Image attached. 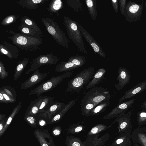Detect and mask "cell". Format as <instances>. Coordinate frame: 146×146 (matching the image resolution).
Returning a JSON list of instances; mask_svg holds the SVG:
<instances>
[{"label": "cell", "mask_w": 146, "mask_h": 146, "mask_svg": "<svg viewBox=\"0 0 146 146\" xmlns=\"http://www.w3.org/2000/svg\"><path fill=\"white\" fill-rule=\"evenodd\" d=\"M6 32L13 35L8 36L7 38L12 41L13 44L24 51H35L42 43V39L41 38L26 35L11 30Z\"/></svg>", "instance_id": "6da1fadb"}, {"label": "cell", "mask_w": 146, "mask_h": 146, "mask_svg": "<svg viewBox=\"0 0 146 146\" xmlns=\"http://www.w3.org/2000/svg\"><path fill=\"white\" fill-rule=\"evenodd\" d=\"M95 68L90 67L84 69L68 82L65 92L78 93L90 81L93 76Z\"/></svg>", "instance_id": "7a4b0ae2"}, {"label": "cell", "mask_w": 146, "mask_h": 146, "mask_svg": "<svg viewBox=\"0 0 146 146\" xmlns=\"http://www.w3.org/2000/svg\"><path fill=\"white\" fill-rule=\"evenodd\" d=\"M63 24L69 38L77 46L81 52L86 53L87 52L83 39L82 34L77 24V22L64 15Z\"/></svg>", "instance_id": "3957f363"}, {"label": "cell", "mask_w": 146, "mask_h": 146, "mask_svg": "<svg viewBox=\"0 0 146 146\" xmlns=\"http://www.w3.org/2000/svg\"><path fill=\"white\" fill-rule=\"evenodd\" d=\"M41 21L46 30L56 42L61 46L69 49L70 42L57 22L53 19L47 17L42 18Z\"/></svg>", "instance_id": "277c9868"}, {"label": "cell", "mask_w": 146, "mask_h": 146, "mask_svg": "<svg viewBox=\"0 0 146 146\" xmlns=\"http://www.w3.org/2000/svg\"><path fill=\"white\" fill-rule=\"evenodd\" d=\"M72 74V72H68L61 75L53 76L49 80L42 83L34 89L31 90L28 95L36 94L38 97L42 93L51 91L57 86L63 80L70 77Z\"/></svg>", "instance_id": "5b68a950"}, {"label": "cell", "mask_w": 146, "mask_h": 146, "mask_svg": "<svg viewBox=\"0 0 146 146\" xmlns=\"http://www.w3.org/2000/svg\"><path fill=\"white\" fill-rule=\"evenodd\" d=\"M111 95L105 88L96 87L91 88L83 97L81 105L87 103L98 104L100 103L109 101Z\"/></svg>", "instance_id": "8992f818"}, {"label": "cell", "mask_w": 146, "mask_h": 146, "mask_svg": "<svg viewBox=\"0 0 146 146\" xmlns=\"http://www.w3.org/2000/svg\"><path fill=\"white\" fill-rule=\"evenodd\" d=\"M59 60L58 56L52 52L38 56L32 60L31 62V67L26 72L25 74H29L31 72L35 71L42 66L55 64Z\"/></svg>", "instance_id": "52a82bcc"}, {"label": "cell", "mask_w": 146, "mask_h": 146, "mask_svg": "<svg viewBox=\"0 0 146 146\" xmlns=\"http://www.w3.org/2000/svg\"><path fill=\"white\" fill-rule=\"evenodd\" d=\"M135 99L129 100L128 101L122 102L118 103L109 113L102 117L105 119L117 117L125 112L131 107L135 102Z\"/></svg>", "instance_id": "ba28073f"}, {"label": "cell", "mask_w": 146, "mask_h": 146, "mask_svg": "<svg viewBox=\"0 0 146 146\" xmlns=\"http://www.w3.org/2000/svg\"><path fill=\"white\" fill-rule=\"evenodd\" d=\"M131 112L130 111L127 113L122 114L117 117L113 123H117V128L118 132L120 134L125 132L131 133L133 127L131 122Z\"/></svg>", "instance_id": "9c48e42d"}, {"label": "cell", "mask_w": 146, "mask_h": 146, "mask_svg": "<svg viewBox=\"0 0 146 146\" xmlns=\"http://www.w3.org/2000/svg\"><path fill=\"white\" fill-rule=\"evenodd\" d=\"M49 72H47L42 73L39 69H37L27 79L21 84L20 88L25 90L30 88L44 80Z\"/></svg>", "instance_id": "30bf717a"}, {"label": "cell", "mask_w": 146, "mask_h": 146, "mask_svg": "<svg viewBox=\"0 0 146 146\" xmlns=\"http://www.w3.org/2000/svg\"><path fill=\"white\" fill-rule=\"evenodd\" d=\"M77 24L82 35L93 48L94 52L103 58H107V56L102 48L93 37L82 25L77 22Z\"/></svg>", "instance_id": "8fae6325"}, {"label": "cell", "mask_w": 146, "mask_h": 146, "mask_svg": "<svg viewBox=\"0 0 146 146\" xmlns=\"http://www.w3.org/2000/svg\"><path fill=\"white\" fill-rule=\"evenodd\" d=\"M1 54L7 56L10 59H17L19 55L18 48L13 45L3 40L0 44Z\"/></svg>", "instance_id": "7c38bea8"}, {"label": "cell", "mask_w": 146, "mask_h": 146, "mask_svg": "<svg viewBox=\"0 0 146 146\" xmlns=\"http://www.w3.org/2000/svg\"><path fill=\"white\" fill-rule=\"evenodd\" d=\"M100 134L87 136L84 141L85 146H103L110 139V134L107 132L98 138Z\"/></svg>", "instance_id": "4fadbf2b"}, {"label": "cell", "mask_w": 146, "mask_h": 146, "mask_svg": "<svg viewBox=\"0 0 146 146\" xmlns=\"http://www.w3.org/2000/svg\"><path fill=\"white\" fill-rule=\"evenodd\" d=\"M118 75L116 78L119 82L115 85V88L117 90L123 88L129 82L131 75L129 71L123 67H119L118 70Z\"/></svg>", "instance_id": "5bb4252c"}, {"label": "cell", "mask_w": 146, "mask_h": 146, "mask_svg": "<svg viewBox=\"0 0 146 146\" xmlns=\"http://www.w3.org/2000/svg\"><path fill=\"white\" fill-rule=\"evenodd\" d=\"M146 89V80L139 83L127 91L124 95L119 99V102H121L126 99L133 97L136 94L141 93Z\"/></svg>", "instance_id": "9a60e30c"}, {"label": "cell", "mask_w": 146, "mask_h": 146, "mask_svg": "<svg viewBox=\"0 0 146 146\" xmlns=\"http://www.w3.org/2000/svg\"><path fill=\"white\" fill-rule=\"evenodd\" d=\"M47 130L36 129L34 131V134L40 146H55L51 137L49 139V142L47 141Z\"/></svg>", "instance_id": "2e32d148"}, {"label": "cell", "mask_w": 146, "mask_h": 146, "mask_svg": "<svg viewBox=\"0 0 146 146\" xmlns=\"http://www.w3.org/2000/svg\"><path fill=\"white\" fill-rule=\"evenodd\" d=\"M0 93L2 94L8 104L16 102V92L11 86H2L0 88Z\"/></svg>", "instance_id": "e0dca14e"}, {"label": "cell", "mask_w": 146, "mask_h": 146, "mask_svg": "<svg viewBox=\"0 0 146 146\" xmlns=\"http://www.w3.org/2000/svg\"><path fill=\"white\" fill-rule=\"evenodd\" d=\"M43 97L41 95L37 98L31 101L26 110L25 115H29L35 116L38 114L39 107Z\"/></svg>", "instance_id": "ac0fdd59"}, {"label": "cell", "mask_w": 146, "mask_h": 146, "mask_svg": "<svg viewBox=\"0 0 146 146\" xmlns=\"http://www.w3.org/2000/svg\"><path fill=\"white\" fill-rule=\"evenodd\" d=\"M131 137L130 132L120 134L115 139L110 146H132Z\"/></svg>", "instance_id": "d6986e66"}, {"label": "cell", "mask_w": 146, "mask_h": 146, "mask_svg": "<svg viewBox=\"0 0 146 146\" xmlns=\"http://www.w3.org/2000/svg\"><path fill=\"white\" fill-rule=\"evenodd\" d=\"M131 136L133 143H137L141 146H146V133L142 128L138 127L134 129Z\"/></svg>", "instance_id": "ffe728a7"}, {"label": "cell", "mask_w": 146, "mask_h": 146, "mask_svg": "<svg viewBox=\"0 0 146 146\" xmlns=\"http://www.w3.org/2000/svg\"><path fill=\"white\" fill-rule=\"evenodd\" d=\"M48 0H19L17 3L24 8L31 10L37 9L38 4L44 5Z\"/></svg>", "instance_id": "44dd1931"}, {"label": "cell", "mask_w": 146, "mask_h": 146, "mask_svg": "<svg viewBox=\"0 0 146 146\" xmlns=\"http://www.w3.org/2000/svg\"><path fill=\"white\" fill-rule=\"evenodd\" d=\"M106 73V70L104 68L98 69L93 76L92 79L86 86V89L93 88L99 84L104 78Z\"/></svg>", "instance_id": "7402d4cb"}, {"label": "cell", "mask_w": 146, "mask_h": 146, "mask_svg": "<svg viewBox=\"0 0 146 146\" xmlns=\"http://www.w3.org/2000/svg\"><path fill=\"white\" fill-rule=\"evenodd\" d=\"M66 104L59 102H54L53 105L45 112L48 119L50 120L55 115L58 113L65 106Z\"/></svg>", "instance_id": "603a6c76"}, {"label": "cell", "mask_w": 146, "mask_h": 146, "mask_svg": "<svg viewBox=\"0 0 146 146\" xmlns=\"http://www.w3.org/2000/svg\"><path fill=\"white\" fill-rule=\"evenodd\" d=\"M78 99L72 100L66 104L65 106L58 114L53 117L49 121V123L51 124L58 122L63 117L66 112L75 104Z\"/></svg>", "instance_id": "cb8c5ba5"}, {"label": "cell", "mask_w": 146, "mask_h": 146, "mask_svg": "<svg viewBox=\"0 0 146 146\" xmlns=\"http://www.w3.org/2000/svg\"><path fill=\"white\" fill-rule=\"evenodd\" d=\"M30 58L25 57L20 60L16 66L13 78L15 81L17 80L20 77L22 73L28 63Z\"/></svg>", "instance_id": "d4e9b609"}, {"label": "cell", "mask_w": 146, "mask_h": 146, "mask_svg": "<svg viewBox=\"0 0 146 146\" xmlns=\"http://www.w3.org/2000/svg\"><path fill=\"white\" fill-rule=\"evenodd\" d=\"M63 7V3L61 0H51L49 3L47 10L50 15L55 14L58 15Z\"/></svg>", "instance_id": "484cf974"}, {"label": "cell", "mask_w": 146, "mask_h": 146, "mask_svg": "<svg viewBox=\"0 0 146 146\" xmlns=\"http://www.w3.org/2000/svg\"><path fill=\"white\" fill-rule=\"evenodd\" d=\"M18 29L21 33L25 35L36 37H42V35L24 23H21Z\"/></svg>", "instance_id": "4316f807"}, {"label": "cell", "mask_w": 146, "mask_h": 146, "mask_svg": "<svg viewBox=\"0 0 146 146\" xmlns=\"http://www.w3.org/2000/svg\"><path fill=\"white\" fill-rule=\"evenodd\" d=\"M79 67L72 63L68 62H61L55 67V72H68Z\"/></svg>", "instance_id": "83f0119b"}, {"label": "cell", "mask_w": 146, "mask_h": 146, "mask_svg": "<svg viewBox=\"0 0 146 146\" xmlns=\"http://www.w3.org/2000/svg\"><path fill=\"white\" fill-rule=\"evenodd\" d=\"M54 97L50 96H43L39 107L38 113L47 111L54 104Z\"/></svg>", "instance_id": "f1b7e54d"}, {"label": "cell", "mask_w": 146, "mask_h": 146, "mask_svg": "<svg viewBox=\"0 0 146 146\" xmlns=\"http://www.w3.org/2000/svg\"><path fill=\"white\" fill-rule=\"evenodd\" d=\"M22 102L21 101L19 102L18 105L14 108L11 113L7 119L3 129L0 132V137H1L3 134L5 133L13 119L19 111L22 106Z\"/></svg>", "instance_id": "f546056e"}, {"label": "cell", "mask_w": 146, "mask_h": 146, "mask_svg": "<svg viewBox=\"0 0 146 146\" xmlns=\"http://www.w3.org/2000/svg\"><path fill=\"white\" fill-rule=\"evenodd\" d=\"M85 1L89 13L92 19L95 21L97 16L96 1L86 0Z\"/></svg>", "instance_id": "4dcf8cb0"}, {"label": "cell", "mask_w": 146, "mask_h": 146, "mask_svg": "<svg viewBox=\"0 0 146 146\" xmlns=\"http://www.w3.org/2000/svg\"><path fill=\"white\" fill-rule=\"evenodd\" d=\"M21 23H23L42 35V32L35 21L27 15H24L21 18Z\"/></svg>", "instance_id": "1f68e13d"}, {"label": "cell", "mask_w": 146, "mask_h": 146, "mask_svg": "<svg viewBox=\"0 0 146 146\" xmlns=\"http://www.w3.org/2000/svg\"><path fill=\"white\" fill-rule=\"evenodd\" d=\"M109 101L100 103L90 112L89 116L97 115L105 111L109 106Z\"/></svg>", "instance_id": "d6a6232c"}, {"label": "cell", "mask_w": 146, "mask_h": 146, "mask_svg": "<svg viewBox=\"0 0 146 146\" xmlns=\"http://www.w3.org/2000/svg\"><path fill=\"white\" fill-rule=\"evenodd\" d=\"M66 146H85V141H82L79 138L73 135L67 136L65 138Z\"/></svg>", "instance_id": "836d02e7"}, {"label": "cell", "mask_w": 146, "mask_h": 146, "mask_svg": "<svg viewBox=\"0 0 146 146\" xmlns=\"http://www.w3.org/2000/svg\"><path fill=\"white\" fill-rule=\"evenodd\" d=\"M83 121H79L69 125L67 129L68 133L75 134L80 133L83 131L85 128V125H83Z\"/></svg>", "instance_id": "e575fe53"}, {"label": "cell", "mask_w": 146, "mask_h": 146, "mask_svg": "<svg viewBox=\"0 0 146 146\" xmlns=\"http://www.w3.org/2000/svg\"><path fill=\"white\" fill-rule=\"evenodd\" d=\"M66 3L69 7L77 13L81 14L84 12V9L80 0H68Z\"/></svg>", "instance_id": "d590c367"}, {"label": "cell", "mask_w": 146, "mask_h": 146, "mask_svg": "<svg viewBox=\"0 0 146 146\" xmlns=\"http://www.w3.org/2000/svg\"><path fill=\"white\" fill-rule=\"evenodd\" d=\"M86 61V58L84 56L77 54L69 57L68 62H71L80 67L83 66Z\"/></svg>", "instance_id": "8d00e7d4"}, {"label": "cell", "mask_w": 146, "mask_h": 146, "mask_svg": "<svg viewBox=\"0 0 146 146\" xmlns=\"http://www.w3.org/2000/svg\"><path fill=\"white\" fill-rule=\"evenodd\" d=\"M98 105L92 103H87L81 105L82 115L86 117L89 116L90 112Z\"/></svg>", "instance_id": "74e56055"}, {"label": "cell", "mask_w": 146, "mask_h": 146, "mask_svg": "<svg viewBox=\"0 0 146 146\" xmlns=\"http://www.w3.org/2000/svg\"><path fill=\"white\" fill-rule=\"evenodd\" d=\"M108 128L107 126L102 123L97 124L94 125L88 132L87 136L100 134Z\"/></svg>", "instance_id": "f35d334b"}, {"label": "cell", "mask_w": 146, "mask_h": 146, "mask_svg": "<svg viewBox=\"0 0 146 146\" xmlns=\"http://www.w3.org/2000/svg\"><path fill=\"white\" fill-rule=\"evenodd\" d=\"M19 17L16 14L7 16L2 20L1 24L5 26L9 25L14 23Z\"/></svg>", "instance_id": "ab89813d"}, {"label": "cell", "mask_w": 146, "mask_h": 146, "mask_svg": "<svg viewBox=\"0 0 146 146\" xmlns=\"http://www.w3.org/2000/svg\"><path fill=\"white\" fill-rule=\"evenodd\" d=\"M137 124L140 126L146 124V111L143 110L137 114Z\"/></svg>", "instance_id": "60d3db41"}, {"label": "cell", "mask_w": 146, "mask_h": 146, "mask_svg": "<svg viewBox=\"0 0 146 146\" xmlns=\"http://www.w3.org/2000/svg\"><path fill=\"white\" fill-rule=\"evenodd\" d=\"M24 117L25 121L32 127H36V120L35 116L27 115H25Z\"/></svg>", "instance_id": "b9f144b4"}, {"label": "cell", "mask_w": 146, "mask_h": 146, "mask_svg": "<svg viewBox=\"0 0 146 146\" xmlns=\"http://www.w3.org/2000/svg\"><path fill=\"white\" fill-rule=\"evenodd\" d=\"M8 74L7 71H6L5 67L4 66L3 63L0 61V78L1 79H4L7 78L8 76Z\"/></svg>", "instance_id": "7bdbcfd3"}, {"label": "cell", "mask_w": 146, "mask_h": 146, "mask_svg": "<svg viewBox=\"0 0 146 146\" xmlns=\"http://www.w3.org/2000/svg\"><path fill=\"white\" fill-rule=\"evenodd\" d=\"M62 129L60 126H57L54 127L52 132V134L54 136H57L60 134Z\"/></svg>", "instance_id": "ee69618b"}, {"label": "cell", "mask_w": 146, "mask_h": 146, "mask_svg": "<svg viewBox=\"0 0 146 146\" xmlns=\"http://www.w3.org/2000/svg\"><path fill=\"white\" fill-rule=\"evenodd\" d=\"M139 8L138 5L135 4L131 6L129 8V11L132 13L137 12Z\"/></svg>", "instance_id": "f6af8a7d"}, {"label": "cell", "mask_w": 146, "mask_h": 146, "mask_svg": "<svg viewBox=\"0 0 146 146\" xmlns=\"http://www.w3.org/2000/svg\"><path fill=\"white\" fill-rule=\"evenodd\" d=\"M111 3L114 10L117 13L118 11L117 0H112L111 1Z\"/></svg>", "instance_id": "bcb514c9"}, {"label": "cell", "mask_w": 146, "mask_h": 146, "mask_svg": "<svg viewBox=\"0 0 146 146\" xmlns=\"http://www.w3.org/2000/svg\"><path fill=\"white\" fill-rule=\"evenodd\" d=\"M6 119L0 121V132L3 129L6 123Z\"/></svg>", "instance_id": "7dc6e473"}, {"label": "cell", "mask_w": 146, "mask_h": 146, "mask_svg": "<svg viewBox=\"0 0 146 146\" xmlns=\"http://www.w3.org/2000/svg\"><path fill=\"white\" fill-rule=\"evenodd\" d=\"M0 102L2 103L8 104L7 101L1 93H0Z\"/></svg>", "instance_id": "c3c4849f"}, {"label": "cell", "mask_w": 146, "mask_h": 146, "mask_svg": "<svg viewBox=\"0 0 146 146\" xmlns=\"http://www.w3.org/2000/svg\"><path fill=\"white\" fill-rule=\"evenodd\" d=\"M46 121L43 119H41L38 121V124L40 126H44L46 125Z\"/></svg>", "instance_id": "681fc988"}, {"label": "cell", "mask_w": 146, "mask_h": 146, "mask_svg": "<svg viewBox=\"0 0 146 146\" xmlns=\"http://www.w3.org/2000/svg\"><path fill=\"white\" fill-rule=\"evenodd\" d=\"M140 106L143 110L146 111V100L142 102L140 104Z\"/></svg>", "instance_id": "f907efd6"}, {"label": "cell", "mask_w": 146, "mask_h": 146, "mask_svg": "<svg viewBox=\"0 0 146 146\" xmlns=\"http://www.w3.org/2000/svg\"><path fill=\"white\" fill-rule=\"evenodd\" d=\"M5 115L3 114L2 113H0V121L6 119L5 118Z\"/></svg>", "instance_id": "816d5d0a"}, {"label": "cell", "mask_w": 146, "mask_h": 146, "mask_svg": "<svg viewBox=\"0 0 146 146\" xmlns=\"http://www.w3.org/2000/svg\"><path fill=\"white\" fill-rule=\"evenodd\" d=\"M133 146H141L139 144L136 143H133Z\"/></svg>", "instance_id": "f5cc1de1"}, {"label": "cell", "mask_w": 146, "mask_h": 146, "mask_svg": "<svg viewBox=\"0 0 146 146\" xmlns=\"http://www.w3.org/2000/svg\"><path fill=\"white\" fill-rule=\"evenodd\" d=\"M142 128L143 131L146 133V127H142Z\"/></svg>", "instance_id": "db71d44e"}]
</instances>
